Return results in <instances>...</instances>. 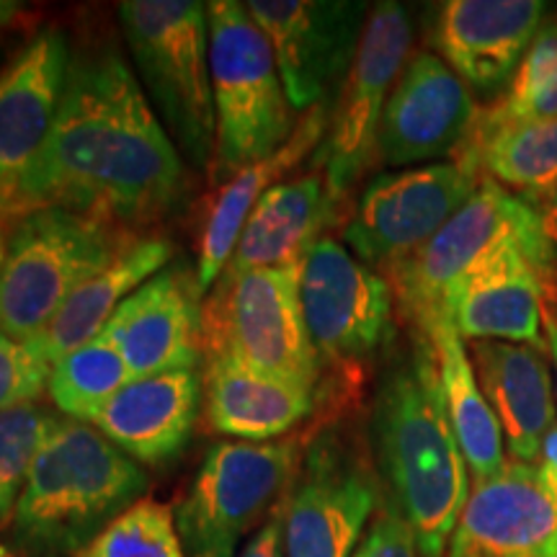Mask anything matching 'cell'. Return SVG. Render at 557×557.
I'll use <instances>...</instances> for the list:
<instances>
[{
    "label": "cell",
    "mask_w": 557,
    "mask_h": 557,
    "mask_svg": "<svg viewBox=\"0 0 557 557\" xmlns=\"http://www.w3.org/2000/svg\"><path fill=\"white\" fill-rule=\"evenodd\" d=\"M295 114L333 107L357 58L367 5L348 0H248Z\"/></svg>",
    "instance_id": "14"
},
{
    "label": "cell",
    "mask_w": 557,
    "mask_h": 557,
    "mask_svg": "<svg viewBox=\"0 0 557 557\" xmlns=\"http://www.w3.org/2000/svg\"><path fill=\"white\" fill-rule=\"evenodd\" d=\"M26 13H29V5L26 3H18V0H0V32L16 26Z\"/></svg>",
    "instance_id": "38"
},
{
    "label": "cell",
    "mask_w": 557,
    "mask_h": 557,
    "mask_svg": "<svg viewBox=\"0 0 557 557\" xmlns=\"http://www.w3.org/2000/svg\"><path fill=\"white\" fill-rule=\"evenodd\" d=\"M135 233L94 214L34 207L13 218L0 267V331L37 338L90 276L135 243Z\"/></svg>",
    "instance_id": "4"
},
{
    "label": "cell",
    "mask_w": 557,
    "mask_h": 557,
    "mask_svg": "<svg viewBox=\"0 0 557 557\" xmlns=\"http://www.w3.org/2000/svg\"><path fill=\"white\" fill-rule=\"evenodd\" d=\"M201 408L199 369L137 377L111 398L90 426L135 462L163 465L186 449Z\"/></svg>",
    "instance_id": "21"
},
{
    "label": "cell",
    "mask_w": 557,
    "mask_h": 557,
    "mask_svg": "<svg viewBox=\"0 0 557 557\" xmlns=\"http://www.w3.org/2000/svg\"><path fill=\"white\" fill-rule=\"evenodd\" d=\"M545 333H547L549 348H553V357H555V372H557V282H555L553 295H549V302H547Z\"/></svg>",
    "instance_id": "39"
},
{
    "label": "cell",
    "mask_w": 557,
    "mask_h": 557,
    "mask_svg": "<svg viewBox=\"0 0 557 557\" xmlns=\"http://www.w3.org/2000/svg\"><path fill=\"white\" fill-rule=\"evenodd\" d=\"M302 451L299 436L214 444L173 508L186 557H235L240 542L287 496Z\"/></svg>",
    "instance_id": "9"
},
{
    "label": "cell",
    "mask_w": 557,
    "mask_h": 557,
    "mask_svg": "<svg viewBox=\"0 0 557 557\" xmlns=\"http://www.w3.org/2000/svg\"><path fill=\"white\" fill-rule=\"evenodd\" d=\"M475 122L472 90L436 52H416L387 99L377 158L393 169L438 163V158L465 150Z\"/></svg>",
    "instance_id": "15"
},
{
    "label": "cell",
    "mask_w": 557,
    "mask_h": 557,
    "mask_svg": "<svg viewBox=\"0 0 557 557\" xmlns=\"http://www.w3.org/2000/svg\"><path fill=\"white\" fill-rule=\"evenodd\" d=\"M173 263V243L163 235L137 238L127 250H122L107 269L90 276L83 287L67 299L50 325L32 338L29 344L50 364L101 336L114 312L129 295L143 287L148 278Z\"/></svg>",
    "instance_id": "26"
},
{
    "label": "cell",
    "mask_w": 557,
    "mask_h": 557,
    "mask_svg": "<svg viewBox=\"0 0 557 557\" xmlns=\"http://www.w3.org/2000/svg\"><path fill=\"white\" fill-rule=\"evenodd\" d=\"M201 361L238 364L318 393L323 382L299 299V267L222 274L201 299Z\"/></svg>",
    "instance_id": "8"
},
{
    "label": "cell",
    "mask_w": 557,
    "mask_h": 557,
    "mask_svg": "<svg viewBox=\"0 0 557 557\" xmlns=\"http://www.w3.org/2000/svg\"><path fill=\"white\" fill-rule=\"evenodd\" d=\"M240 557H287V540H284V498L278 500L267 521L250 534Z\"/></svg>",
    "instance_id": "35"
},
{
    "label": "cell",
    "mask_w": 557,
    "mask_h": 557,
    "mask_svg": "<svg viewBox=\"0 0 557 557\" xmlns=\"http://www.w3.org/2000/svg\"><path fill=\"white\" fill-rule=\"evenodd\" d=\"M67 34L41 29L0 70V191L39 156L58 120L70 70Z\"/></svg>",
    "instance_id": "19"
},
{
    "label": "cell",
    "mask_w": 557,
    "mask_h": 557,
    "mask_svg": "<svg viewBox=\"0 0 557 557\" xmlns=\"http://www.w3.org/2000/svg\"><path fill=\"white\" fill-rule=\"evenodd\" d=\"M529 207L537 214L542 235H545V243L553 253V261L557 263V186L545 194H537V197H524Z\"/></svg>",
    "instance_id": "36"
},
{
    "label": "cell",
    "mask_w": 557,
    "mask_h": 557,
    "mask_svg": "<svg viewBox=\"0 0 557 557\" xmlns=\"http://www.w3.org/2000/svg\"><path fill=\"white\" fill-rule=\"evenodd\" d=\"M207 18L214 101V160L209 173L227 181L256 160L274 156L292 137L299 116L267 34L246 3L212 0Z\"/></svg>",
    "instance_id": "6"
},
{
    "label": "cell",
    "mask_w": 557,
    "mask_h": 557,
    "mask_svg": "<svg viewBox=\"0 0 557 557\" xmlns=\"http://www.w3.org/2000/svg\"><path fill=\"white\" fill-rule=\"evenodd\" d=\"M382 500L380 472L364 449L338 429L320 431L284 496L287 557H351Z\"/></svg>",
    "instance_id": "10"
},
{
    "label": "cell",
    "mask_w": 557,
    "mask_h": 557,
    "mask_svg": "<svg viewBox=\"0 0 557 557\" xmlns=\"http://www.w3.org/2000/svg\"><path fill=\"white\" fill-rule=\"evenodd\" d=\"M78 557H186L173 508L143 498L103 532Z\"/></svg>",
    "instance_id": "32"
},
{
    "label": "cell",
    "mask_w": 557,
    "mask_h": 557,
    "mask_svg": "<svg viewBox=\"0 0 557 557\" xmlns=\"http://www.w3.org/2000/svg\"><path fill=\"white\" fill-rule=\"evenodd\" d=\"M3 218H16V209H13L9 197L0 191V220H3Z\"/></svg>",
    "instance_id": "40"
},
{
    "label": "cell",
    "mask_w": 557,
    "mask_h": 557,
    "mask_svg": "<svg viewBox=\"0 0 557 557\" xmlns=\"http://www.w3.org/2000/svg\"><path fill=\"white\" fill-rule=\"evenodd\" d=\"M483 173L468 156L372 178L344 227V243L372 269H389L429 243L478 191Z\"/></svg>",
    "instance_id": "11"
},
{
    "label": "cell",
    "mask_w": 557,
    "mask_h": 557,
    "mask_svg": "<svg viewBox=\"0 0 557 557\" xmlns=\"http://www.w3.org/2000/svg\"><path fill=\"white\" fill-rule=\"evenodd\" d=\"M534 468H537L542 483H545L549 491H553V496L557 498V423H555V429L547 434L545 444H542Z\"/></svg>",
    "instance_id": "37"
},
{
    "label": "cell",
    "mask_w": 557,
    "mask_h": 557,
    "mask_svg": "<svg viewBox=\"0 0 557 557\" xmlns=\"http://www.w3.org/2000/svg\"><path fill=\"white\" fill-rule=\"evenodd\" d=\"M431 341L436 354L438 380H442L444 408H447L451 431L468 462L472 483L498 475L508 465L504 431L491 403L485 400L475 377L470 351L465 346L449 315H438L421 331Z\"/></svg>",
    "instance_id": "27"
},
{
    "label": "cell",
    "mask_w": 557,
    "mask_h": 557,
    "mask_svg": "<svg viewBox=\"0 0 557 557\" xmlns=\"http://www.w3.org/2000/svg\"><path fill=\"white\" fill-rule=\"evenodd\" d=\"M132 380L120 348L101 333L54 361L47 395L62 418L94 423L103 406Z\"/></svg>",
    "instance_id": "30"
},
{
    "label": "cell",
    "mask_w": 557,
    "mask_h": 557,
    "mask_svg": "<svg viewBox=\"0 0 557 557\" xmlns=\"http://www.w3.org/2000/svg\"><path fill=\"white\" fill-rule=\"evenodd\" d=\"M459 156L511 194L537 197L557 186V120L472 135Z\"/></svg>",
    "instance_id": "28"
},
{
    "label": "cell",
    "mask_w": 557,
    "mask_h": 557,
    "mask_svg": "<svg viewBox=\"0 0 557 557\" xmlns=\"http://www.w3.org/2000/svg\"><path fill=\"white\" fill-rule=\"evenodd\" d=\"M557 271L540 267L524 250H511L504 259L465 278L447 297L449 315L465 344L470 341H506L547 348V302Z\"/></svg>",
    "instance_id": "20"
},
{
    "label": "cell",
    "mask_w": 557,
    "mask_h": 557,
    "mask_svg": "<svg viewBox=\"0 0 557 557\" xmlns=\"http://www.w3.org/2000/svg\"><path fill=\"white\" fill-rule=\"evenodd\" d=\"M511 250H524L540 267L557 271L529 201L483 176L468 205L434 238L385 269L395 305L403 318L421 331L431 320L444 315L447 297L465 278Z\"/></svg>",
    "instance_id": "7"
},
{
    "label": "cell",
    "mask_w": 557,
    "mask_h": 557,
    "mask_svg": "<svg viewBox=\"0 0 557 557\" xmlns=\"http://www.w3.org/2000/svg\"><path fill=\"white\" fill-rule=\"evenodd\" d=\"M447 557H557V498L534 465L472 483Z\"/></svg>",
    "instance_id": "16"
},
{
    "label": "cell",
    "mask_w": 557,
    "mask_h": 557,
    "mask_svg": "<svg viewBox=\"0 0 557 557\" xmlns=\"http://www.w3.org/2000/svg\"><path fill=\"white\" fill-rule=\"evenodd\" d=\"M410 41L413 24L406 5L395 0L372 5L318 156V165L336 201L357 186L377 158L382 114L395 81L410 60Z\"/></svg>",
    "instance_id": "12"
},
{
    "label": "cell",
    "mask_w": 557,
    "mask_h": 557,
    "mask_svg": "<svg viewBox=\"0 0 557 557\" xmlns=\"http://www.w3.org/2000/svg\"><path fill=\"white\" fill-rule=\"evenodd\" d=\"M336 207L338 201L333 199L323 173H308L271 186L248 214L222 274L238 276L256 269L302 267L305 256L325 238V227L336 220Z\"/></svg>",
    "instance_id": "23"
},
{
    "label": "cell",
    "mask_w": 557,
    "mask_h": 557,
    "mask_svg": "<svg viewBox=\"0 0 557 557\" xmlns=\"http://www.w3.org/2000/svg\"><path fill=\"white\" fill-rule=\"evenodd\" d=\"M52 364L29 341L5 336L0 331V413L26 403H37L47 393Z\"/></svg>",
    "instance_id": "33"
},
{
    "label": "cell",
    "mask_w": 557,
    "mask_h": 557,
    "mask_svg": "<svg viewBox=\"0 0 557 557\" xmlns=\"http://www.w3.org/2000/svg\"><path fill=\"white\" fill-rule=\"evenodd\" d=\"M557 120V13L549 11L496 103L478 114L472 135ZM470 135V137H472Z\"/></svg>",
    "instance_id": "29"
},
{
    "label": "cell",
    "mask_w": 557,
    "mask_h": 557,
    "mask_svg": "<svg viewBox=\"0 0 557 557\" xmlns=\"http://www.w3.org/2000/svg\"><path fill=\"white\" fill-rule=\"evenodd\" d=\"M331 111L333 107H315L299 114L292 137L274 156L256 160V163L246 165L235 176L222 181L214 199L209 201L205 225H201L197 243V282L201 295H207L222 271H225L235 243L240 238V230L263 194L271 186L287 181V173L295 171L302 160H308L318 145H323Z\"/></svg>",
    "instance_id": "24"
},
{
    "label": "cell",
    "mask_w": 557,
    "mask_h": 557,
    "mask_svg": "<svg viewBox=\"0 0 557 557\" xmlns=\"http://www.w3.org/2000/svg\"><path fill=\"white\" fill-rule=\"evenodd\" d=\"M0 557H11V553L3 545H0Z\"/></svg>",
    "instance_id": "42"
},
{
    "label": "cell",
    "mask_w": 557,
    "mask_h": 557,
    "mask_svg": "<svg viewBox=\"0 0 557 557\" xmlns=\"http://www.w3.org/2000/svg\"><path fill=\"white\" fill-rule=\"evenodd\" d=\"M186 194V160L129 60L114 47L73 52L50 137L5 191L16 214L62 207L139 233L178 212Z\"/></svg>",
    "instance_id": "1"
},
{
    "label": "cell",
    "mask_w": 557,
    "mask_h": 557,
    "mask_svg": "<svg viewBox=\"0 0 557 557\" xmlns=\"http://www.w3.org/2000/svg\"><path fill=\"white\" fill-rule=\"evenodd\" d=\"M132 70L191 169H212L214 101L207 3L127 0L116 5Z\"/></svg>",
    "instance_id": "5"
},
{
    "label": "cell",
    "mask_w": 557,
    "mask_h": 557,
    "mask_svg": "<svg viewBox=\"0 0 557 557\" xmlns=\"http://www.w3.org/2000/svg\"><path fill=\"white\" fill-rule=\"evenodd\" d=\"M470 359L480 389L504 431L508 459L534 465L557 423L555 387L545 351L506 341H470Z\"/></svg>",
    "instance_id": "22"
},
{
    "label": "cell",
    "mask_w": 557,
    "mask_h": 557,
    "mask_svg": "<svg viewBox=\"0 0 557 557\" xmlns=\"http://www.w3.org/2000/svg\"><path fill=\"white\" fill-rule=\"evenodd\" d=\"M547 9L542 0H447L431 29L434 52L472 94L500 96Z\"/></svg>",
    "instance_id": "17"
},
{
    "label": "cell",
    "mask_w": 557,
    "mask_h": 557,
    "mask_svg": "<svg viewBox=\"0 0 557 557\" xmlns=\"http://www.w3.org/2000/svg\"><path fill=\"white\" fill-rule=\"evenodd\" d=\"M201 295L197 269L169 263L122 302L103 329L132 377L197 369L201 361Z\"/></svg>",
    "instance_id": "18"
},
{
    "label": "cell",
    "mask_w": 557,
    "mask_h": 557,
    "mask_svg": "<svg viewBox=\"0 0 557 557\" xmlns=\"http://www.w3.org/2000/svg\"><path fill=\"white\" fill-rule=\"evenodd\" d=\"M3 253H5V230L0 225V267H3Z\"/></svg>",
    "instance_id": "41"
},
{
    "label": "cell",
    "mask_w": 557,
    "mask_h": 557,
    "mask_svg": "<svg viewBox=\"0 0 557 557\" xmlns=\"http://www.w3.org/2000/svg\"><path fill=\"white\" fill-rule=\"evenodd\" d=\"M372 447L385 498L406 519L418 553L447 555L472 475L444 408L434 346L423 333L374 395Z\"/></svg>",
    "instance_id": "2"
},
{
    "label": "cell",
    "mask_w": 557,
    "mask_h": 557,
    "mask_svg": "<svg viewBox=\"0 0 557 557\" xmlns=\"http://www.w3.org/2000/svg\"><path fill=\"white\" fill-rule=\"evenodd\" d=\"M299 299L323 367H357L393 336L395 295L387 276L329 235L299 267Z\"/></svg>",
    "instance_id": "13"
},
{
    "label": "cell",
    "mask_w": 557,
    "mask_h": 557,
    "mask_svg": "<svg viewBox=\"0 0 557 557\" xmlns=\"http://www.w3.org/2000/svg\"><path fill=\"white\" fill-rule=\"evenodd\" d=\"M351 557H421V553H418L416 537L406 519L385 498L377 517L369 524L364 540H361V545Z\"/></svg>",
    "instance_id": "34"
},
{
    "label": "cell",
    "mask_w": 557,
    "mask_h": 557,
    "mask_svg": "<svg viewBox=\"0 0 557 557\" xmlns=\"http://www.w3.org/2000/svg\"><path fill=\"white\" fill-rule=\"evenodd\" d=\"M58 421L60 416L39 403L0 413V529L11 527L29 472Z\"/></svg>",
    "instance_id": "31"
},
{
    "label": "cell",
    "mask_w": 557,
    "mask_h": 557,
    "mask_svg": "<svg viewBox=\"0 0 557 557\" xmlns=\"http://www.w3.org/2000/svg\"><path fill=\"white\" fill-rule=\"evenodd\" d=\"M148 485V470L99 429L60 418L13 511V549L24 557H78L145 498Z\"/></svg>",
    "instance_id": "3"
},
{
    "label": "cell",
    "mask_w": 557,
    "mask_h": 557,
    "mask_svg": "<svg viewBox=\"0 0 557 557\" xmlns=\"http://www.w3.org/2000/svg\"><path fill=\"white\" fill-rule=\"evenodd\" d=\"M201 403L209 429L235 442H278L305 423L318 393L230 359L201 361Z\"/></svg>",
    "instance_id": "25"
}]
</instances>
